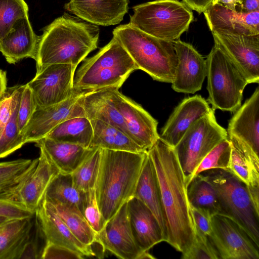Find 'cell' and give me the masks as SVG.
<instances>
[{
    "mask_svg": "<svg viewBox=\"0 0 259 259\" xmlns=\"http://www.w3.org/2000/svg\"><path fill=\"white\" fill-rule=\"evenodd\" d=\"M148 153L159 185L164 241L184 253L190 248L195 237L186 177L174 148L160 137Z\"/></svg>",
    "mask_w": 259,
    "mask_h": 259,
    "instance_id": "cell-1",
    "label": "cell"
},
{
    "mask_svg": "<svg viewBox=\"0 0 259 259\" xmlns=\"http://www.w3.org/2000/svg\"><path fill=\"white\" fill-rule=\"evenodd\" d=\"M99 34L96 25L65 13L43 29L34 59L36 69L56 64L76 68L98 48Z\"/></svg>",
    "mask_w": 259,
    "mask_h": 259,
    "instance_id": "cell-2",
    "label": "cell"
},
{
    "mask_svg": "<svg viewBox=\"0 0 259 259\" xmlns=\"http://www.w3.org/2000/svg\"><path fill=\"white\" fill-rule=\"evenodd\" d=\"M147 153L101 149L95 190L106 222L134 197Z\"/></svg>",
    "mask_w": 259,
    "mask_h": 259,
    "instance_id": "cell-3",
    "label": "cell"
},
{
    "mask_svg": "<svg viewBox=\"0 0 259 259\" xmlns=\"http://www.w3.org/2000/svg\"><path fill=\"white\" fill-rule=\"evenodd\" d=\"M113 36L130 55L138 69L155 80L172 83L178 63L172 42L149 35L130 23L116 27Z\"/></svg>",
    "mask_w": 259,
    "mask_h": 259,
    "instance_id": "cell-4",
    "label": "cell"
},
{
    "mask_svg": "<svg viewBox=\"0 0 259 259\" xmlns=\"http://www.w3.org/2000/svg\"><path fill=\"white\" fill-rule=\"evenodd\" d=\"M83 61L74 74L73 89L77 92L119 89L130 75L138 70L130 55L114 37L95 55Z\"/></svg>",
    "mask_w": 259,
    "mask_h": 259,
    "instance_id": "cell-5",
    "label": "cell"
},
{
    "mask_svg": "<svg viewBox=\"0 0 259 259\" xmlns=\"http://www.w3.org/2000/svg\"><path fill=\"white\" fill-rule=\"evenodd\" d=\"M130 24L156 38L173 42L179 39L193 21L191 10L177 0H156L133 7Z\"/></svg>",
    "mask_w": 259,
    "mask_h": 259,
    "instance_id": "cell-6",
    "label": "cell"
},
{
    "mask_svg": "<svg viewBox=\"0 0 259 259\" xmlns=\"http://www.w3.org/2000/svg\"><path fill=\"white\" fill-rule=\"evenodd\" d=\"M201 173L215 189L223 214L234 220L259 247V212L246 185L228 170L212 169Z\"/></svg>",
    "mask_w": 259,
    "mask_h": 259,
    "instance_id": "cell-7",
    "label": "cell"
},
{
    "mask_svg": "<svg viewBox=\"0 0 259 259\" xmlns=\"http://www.w3.org/2000/svg\"><path fill=\"white\" fill-rule=\"evenodd\" d=\"M208 101L213 110L235 112L241 105L247 80L224 53L214 46L207 56Z\"/></svg>",
    "mask_w": 259,
    "mask_h": 259,
    "instance_id": "cell-8",
    "label": "cell"
},
{
    "mask_svg": "<svg viewBox=\"0 0 259 259\" xmlns=\"http://www.w3.org/2000/svg\"><path fill=\"white\" fill-rule=\"evenodd\" d=\"M228 138L227 130L217 121L212 109L193 123L174 147L188 186L204 157Z\"/></svg>",
    "mask_w": 259,
    "mask_h": 259,
    "instance_id": "cell-9",
    "label": "cell"
},
{
    "mask_svg": "<svg viewBox=\"0 0 259 259\" xmlns=\"http://www.w3.org/2000/svg\"><path fill=\"white\" fill-rule=\"evenodd\" d=\"M76 68L67 64H56L36 69L35 76L27 84L32 91L37 107L61 103L74 93L73 79Z\"/></svg>",
    "mask_w": 259,
    "mask_h": 259,
    "instance_id": "cell-10",
    "label": "cell"
},
{
    "mask_svg": "<svg viewBox=\"0 0 259 259\" xmlns=\"http://www.w3.org/2000/svg\"><path fill=\"white\" fill-rule=\"evenodd\" d=\"M211 225L209 238L220 258H259L258 246L231 218L223 214H214Z\"/></svg>",
    "mask_w": 259,
    "mask_h": 259,
    "instance_id": "cell-11",
    "label": "cell"
},
{
    "mask_svg": "<svg viewBox=\"0 0 259 259\" xmlns=\"http://www.w3.org/2000/svg\"><path fill=\"white\" fill-rule=\"evenodd\" d=\"M219 48L248 83H259V34L246 35L211 32Z\"/></svg>",
    "mask_w": 259,
    "mask_h": 259,
    "instance_id": "cell-12",
    "label": "cell"
},
{
    "mask_svg": "<svg viewBox=\"0 0 259 259\" xmlns=\"http://www.w3.org/2000/svg\"><path fill=\"white\" fill-rule=\"evenodd\" d=\"M127 202L106 222L97 236V243L103 250H107L120 258H155L149 252L143 251L135 240L130 226Z\"/></svg>",
    "mask_w": 259,
    "mask_h": 259,
    "instance_id": "cell-13",
    "label": "cell"
},
{
    "mask_svg": "<svg viewBox=\"0 0 259 259\" xmlns=\"http://www.w3.org/2000/svg\"><path fill=\"white\" fill-rule=\"evenodd\" d=\"M85 93L75 91L71 97L61 103L45 107H37L23 132L25 143H35L45 138L56 126L67 119L85 116L82 106Z\"/></svg>",
    "mask_w": 259,
    "mask_h": 259,
    "instance_id": "cell-14",
    "label": "cell"
},
{
    "mask_svg": "<svg viewBox=\"0 0 259 259\" xmlns=\"http://www.w3.org/2000/svg\"><path fill=\"white\" fill-rule=\"evenodd\" d=\"M115 106L124 122L128 136L147 151L159 137L158 122L140 105L121 93H115Z\"/></svg>",
    "mask_w": 259,
    "mask_h": 259,
    "instance_id": "cell-15",
    "label": "cell"
},
{
    "mask_svg": "<svg viewBox=\"0 0 259 259\" xmlns=\"http://www.w3.org/2000/svg\"><path fill=\"white\" fill-rule=\"evenodd\" d=\"M172 42L178 63L171 87L178 93L193 94L201 89L206 77V60L191 44L180 39Z\"/></svg>",
    "mask_w": 259,
    "mask_h": 259,
    "instance_id": "cell-16",
    "label": "cell"
},
{
    "mask_svg": "<svg viewBox=\"0 0 259 259\" xmlns=\"http://www.w3.org/2000/svg\"><path fill=\"white\" fill-rule=\"evenodd\" d=\"M59 172L40 149L37 165L20 184L8 200L35 213L43 200L47 190Z\"/></svg>",
    "mask_w": 259,
    "mask_h": 259,
    "instance_id": "cell-17",
    "label": "cell"
},
{
    "mask_svg": "<svg viewBox=\"0 0 259 259\" xmlns=\"http://www.w3.org/2000/svg\"><path fill=\"white\" fill-rule=\"evenodd\" d=\"M34 214L46 242L65 247L84 256L95 255L91 247L84 245L73 235L45 197Z\"/></svg>",
    "mask_w": 259,
    "mask_h": 259,
    "instance_id": "cell-18",
    "label": "cell"
},
{
    "mask_svg": "<svg viewBox=\"0 0 259 259\" xmlns=\"http://www.w3.org/2000/svg\"><path fill=\"white\" fill-rule=\"evenodd\" d=\"M212 109L199 95L184 99L175 108L161 130L159 137L175 147L189 127Z\"/></svg>",
    "mask_w": 259,
    "mask_h": 259,
    "instance_id": "cell-19",
    "label": "cell"
},
{
    "mask_svg": "<svg viewBox=\"0 0 259 259\" xmlns=\"http://www.w3.org/2000/svg\"><path fill=\"white\" fill-rule=\"evenodd\" d=\"M64 9L96 25H115L128 12V0H70Z\"/></svg>",
    "mask_w": 259,
    "mask_h": 259,
    "instance_id": "cell-20",
    "label": "cell"
},
{
    "mask_svg": "<svg viewBox=\"0 0 259 259\" xmlns=\"http://www.w3.org/2000/svg\"><path fill=\"white\" fill-rule=\"evenodd\" d=\"M203 13L211 32L246 35L259 34V11L242 12L211 5Z\"/></svg>",
    "mask_w": 259,
    "mask_h": 259,
    "instance_id": "cell-21",
    "label": "cell"
},
{
    "mask_svg": "<svg viewBox=\"0 0 259 259\" xmlns=\"http://www.w3.org/2000/svg\"><path fill=\"white\" fill-rule=\"evenodd\" d=\"M130 226L139 247L144 252L164 241V235L156 218L150 209L133 197L127 202Z\"/></svg>",
    "mask_w": 259,
    "mask_h": 259,
    "instance_id": "cell-22",
    "label": "cell"
},
{
    "mask_svg": "<svg viewBox=\"0 0 259 259\" xmlns=\"http://www.w3.org/2000/svg\"><path fill=\"white\" fill-rule=\"evenodd\" d=\"M39 36L31 25L29 17L18 20L0 41V52L9 64L23 59L35 58Z\"/></svg>",
    "mask_w": 259,
    "mask_h": 259,
    "instance_id": "cell-23",
    "label": "cell"
},
{
    "mask_svg": "<svg viewBox=\"0 0 259 259\" xmlns=\"http://www.w3.org/2000/svg\"><path fill=\"white\" fill-rule=\"evenodd\" d=\"M247 144L258 155L259 152V88L246 100L230 119L227 130Z\"/></svg>",
    "mask_w": 259,
    "mask_h": 259,
    "instance_id": "cell-24",
    "label": "cell"
},
{
    "mask_svg": "<svg viewBox=\"0 0 259 259\" xmlns=\"http://www.w3.org/2000/svg\"><path fill=\"white\" fill-rule=\"evenodd\" d=\"M117 89L108 88L85 92L82 106L85 117L89 119L104 121L128 135L123 118L115 104Z\"/></svg>",
    "mask_w": 259,
    "mask_h": 259,
    "instance_id": "cell-25",
    "label": "cell"
},
{
    "mask_svg": "<svg viewBox=\"0 0 259 259\" xmlns=\"http://www.w3.org/2000/svg\"><path fill=\"white\" fill-rule=\"evenodd\" d=\"M51 163L62 174H72L97 148L59 142L45 137L35 142Z\"/></svg>",
    "mask_w": 259,
    "mask_h": 259,
    "instance_id": "cell-26",
    "label": "cell"
},
{
    "mask_svg": "<svg viewBox=\"0 0 259 259\" xmlns=\"http://www.w3.org/2000/svg\"><path fill=\"white\" fill-rule=\"evenodd\" d=\"M228 139L231 146L228 171L246 186H259L258 155L238 138L228 135Z\"/></svg>",
    "mask_w": 259,
    "mask_h": 259,
    "instance_id": "cell-27",
    "label": "cell"
},
{
    "mask_svg": "<svg viewBox=\"0 0 259 259\" xmlns=\"http://www.w3.org/2000/svg\"><path fill=\"white\" fill-rule=\"evenodd\" d=\"M34 220L35 214L11 219L0 226V259H18L30 235Z\"/></svg>",
    "mask_w": 259,
    "mask_h": 259,
    "instance_id": "cell-28",
    "label": "cell"
},
{
    "mask_svg": "<svg viewBox=\"0 0 259 259\" xmlns=\"http://www.w3.org/2000/svg\"><path fill=\"white\" fill-rule=\"evenodd\" d=\"M134 197L141 201L153 212L164 235L159 185L155 168L148 151L136 185Z\"/></svg>",
    "mask_w": 259,
    "mask_h": 259,
    "instance_id": "cell-29",
    "label": "cell"
},
{
    "mask_svg": "<svg viewBox=\"0 0 259 259\" xmlns=\"http://www.w3.org/2000/svg\"><path fill=\"white\" fill-rule=\"evenodd\" d=\"M90 121L93 136L90 148L135 153L147 152L118 128L99 120L92 119Z\"/></svg>",
    "mask_w": 259,
    "mask_h": 259,
    "instance_id": "cell-30",
    "label": "cell"
},
{
    "mask_svg": "<svg viewBox=\"0 0 259 259\" xmlns=\"http://www.w3.org/2000/svg\"><path fill=\"white\" fill-rule=\"evenodd\" d=\"M93 136V130L90 120L85 116H79L63 121L45 137L59 142L90 148Z\"/></svg>",
    "mask_w": 259,
    "mask_h": 259,
    "instance_id": "cell-31",
    "label": "cell"
},
{
    "mask_svg": "<svg viewBox=\"0 0 259 259\" xmlns=\"http://www.w3.org/2000/svg\"><path fill=\"white\" fill-rule=\"evenodd\" d=\"M38 158L0 162V199L8 200L36 167Z\"/></svg>",
    "mask_w": 259,
    "mask_h": 259,
    "instance_id": "cell-32",
    "label": "cell"
},
{
    "mask_svg": "<svg viewBox=\"0 0 259 259\" xmlns=\"http://www.w3.org/2000/svg\"><path fill=\"white\" fill-rule=\"evenodd\" d=\"M45 198L52 204L74 206L82 212L86 192L79 190L74 186L71 174L59 173L49 186Z\"/></svg>",
    "mask_w": 259,
    "mask_h": 259,
    "instance_id": "cell-33",
    "label": "cell"
},
{
    "mask_svg": "<svg viewBox=\"0 0 259 259\" xmlns=\"http://www.w3.org/2000/svg\"><path fill=\"white\" fill-rule=\"evenodd\" d=\"M187 196L191 206L208 210L212 215L223 214L217 192L203 173L190 181L187 186Z\"/></svg>",
    "mask_w": 259,
    "mask_h": 259,
    "instance_id": "cell-34",
    "label": "cell"
},
{
    "mask_svg": "<svg viewBox=\"0 0 259 259\" xmlns=\"http://www.w3.org/2000/svg\"><path fill=\"white\" fill-rule=\"evenodd\" d=\"M52 205L71 232L81 243L92 247L97 243L96 234L78 208L62 204Z\"/></svg>",
    "mask_w": 259,
    "mask_h": 259,
    "instance_id": "cell-35",
    "label": "cell"
},
{
    "mask_svg": "<svg viewBox=\"0 0 259 259\" xmlns=\"http://www.w3.org/2000/svg\"><path fill=\"white\" fill-rule=\"evenodd\" d=\"M101 149L96 148L87 158L72 173L74 186L87 192L95 188L99 168Z\"/></svg>",
    "mask_w": 259,
    "mask_h": 259,
    "instance_id": "cell-36",
    "label": "cell"
},
{
    "mask_svg": "<svg viewBox=\"0 0 259 259\" xmlns=\"http://www.w3.org/2000/svg\"><path fill=\"white\" fill-rule=\"evenodd\" d=\"M24 0H0V41L19 19L29 17Z\"/></svg>",
    "mask_w": 259,
    "mask_h": 259,
    "instance_id": "cell-37",
    "label": "cell"
},
{
    "mask_svg": "<svg viewBox=\"0 0 259 259\" xmlns=\"http://www.w3.org/2000/svg\"><path fill=\"white\" fill-rule=\"evenodd\" d=\"M21 94L16 100L11 117L0 137V158L6 157L25 144L17 125V114Z\"/></svg>",
    "mask_w": 259,
    "mask_h": 259,
    "instance_id": "cell-38",
    "label": "cell"
},
{
    "mask_svg": "<svg viewBox=\"0 0 259 259\" xmlns=\"http://www.w3.org/2000/svg\"><path fill=\"white\" fill-rule=\"evenodd\" d=\"M231 146L228 138L214 147L201 160L194 174H199L212 169L228 171ZM193 177V178H194Z\"/></svg>",
    "mask_w": 259,
    "mask_h": 259,
    "instance_id": "cell-39",
    "label": "cell"
},
{
    "mask_svg": "<svg viewBox=\"0 0 259 259\" xmlns=\"http://www.w3.org/2000/svg\"><path fill=\"white\" fill-rule=\"evenodd\" d=\"M82 213L97 236L103 230L106 222L99 207L95 189L86 192Z\"/></svg>",
    "mask_w": 259,
    "mask_h": 259,
    "instance_id": "cell-40",
    "label": "cell"
},
{
    "mask_svg": "<svg viewBox=\"0 0 259 259\" xmlns=\"http://www.w3.org/2000/svg\"><path fill=\"white\" fill-rule=\"evenodd\" d=\"M183 259H218V253L209 238L195 231L194 240Z\"/></svg>",
    "mask_w": 259,
    "mask_h": 259,
    "instance_id": "cell-41",
    "label": "cell"
},
{
    "mask_svg": "<svg viewBox=\"0 0 259 259\" xmlns=\"http://www.w3.org/2000/svg\"><path fill=\"white\" fill-rule=\"evenodd\" d=\"M37 108L32 90L27 84H24L20 97L17 114V125L20 133L23 132Z\"/></svg>",
    "mask_w": 259,
    "mask_h": 259,
    "instance_id": "cell-42",
    "label": "cell"
},
{
    "mask_svg": "<svg viewBox=\"0 0 259 259\" xmlns=\"http://www.w3.org/2000/svg\"><path fill=\"white\" fill-rule=\"evenodd\" d=\"M24 85L7 88L0 100V137L9 120L15 103Z\"/></svg>",
    "mask_w": 259,
    "mask_h": 259,
    "instance_id": "cell-43",
    "label": "cell"
},
{
    "mask_svg": "<svg viewBox=\"0 0 259 259\" xmlns=\"http://www.w3.org/2000/svg\"><path fill=\"white\" fill-rule=\"evenodd\" d=\"M195 231L209 237L212 231V214L208 210L191 205Z\"/></svg>",
    "mask_w": 259,
    "mask_h": 259,
    "instance_id": "cell-44",
    "label": "cell"
},
{
    "mask_svg": "<svg viewBox=\"0 0 259 259\" xmlns=\"http://www.w3.org/2000/svg\"><path fill=\"white\" fill-rule=\"evenodd\" d=\"M84 255L65 247L46 242L41 258H73L82 259Z\"/></svg>",
    "mask_w": 259,
    "mask_h": 259,
    "instance_id": "cell-45",
    "label": "cell"
},
{
    "mask_svg": "<svg viewBox=\"0 0 259 259\" xmlns=\"http://www.w3.org/2000/svg\"><path fill=\"white\" fill-rule=\"evenodd\" d=\"M34 214V212L13 201L0 199V215L10 219H16L29 218Z\"/></svg>",
    "mask_w": 259,
    "mask_h": 259,
    "instance_id": "cell-46",
    "label": "cell"
},
{
    "mask_svg": "<svg viewBox=\"0 0 259 259\" xmlns=\"http://www.w3.org/2000/svg\"><path fill=\"white\" fill-rule=\"evenodd\" d=\"M213 0H183L191 10L198 13H203L211 5Z\"/></svg>",
    "mask_w": 259,
    "mask_h": 259,
    "instance_id": "cell-47",
    "label": "cell"
},
{
    "mask_svg": "<svg viewBox=\"0 0 259 259\" xmlns=\"http://www.w3.org/2000/svg\"><path fill=\"white\" fill-rule=\"evenodd\" d=\"M238 11L249 13L259 11V0H242L241 6Z\"/></svg>",
    "mask_w": 259,
    "mask_h": 259,
    "instance_id": "cell-48",
    "label": "cell"
},
{
    "mask_svg": "<svg viewBox=\"0 0 259 259\" xmlns=\"http://www.w3.org/2000/svg\"><path fill=\"white\" fill-rule=\"evenodd\" d=\"M241 3L242 0H213L210 5H218L228 9L236 11L237 7L239 8Z\"/></svg>",
    "mask_w": 259,
    "mask_h": 259,
    "instance_id": "cell-49",
    "label": "cell"
},
{
    "mask_svg": "<svg viewBox=\"0 0 259 259\" xmlns=\"http://www.w3.org/2000/svg\"><path fill=\"white\" fill-rule=\"evenodd\" d=\"M251 201L255 208L259 212V186H246Z\"/></svg>",
    "mask_w": 259,
    "mask_h": 259,
    "instance_id": "cell-50",
    "label": "cell"
},
{
    "mask_svg": "<svg viewBox=\"0 0 259 259\" xmlns=\"http://www.w3.org/2000/svg\"><path fill=\"white\" fill-rule=\"evenodd\" d=\"M7 72L0 69V100L7 89Z\"/></svg>",
    "mask_w": 259,
    "mask_h": 259,
    "instance_id": "cell-51",
    "label": "cell"
},
{
    "mask_svg": "<svg viewBox=\"0 0 259 259\" xmlns=\"http://www.w3.org/2000/svg\"><path fill=\"white\" fill-rule=\"evenodd\" d=\"M11 219H10L7 217L2 215H0V226L4 224V223H5L6 222H7V221H9Z\"/></svg>",
    "mask_w": 259,
    "mask_h": 259,
    "instance_id": "cell-52",
    "label": "cell"
}]
</instances>
